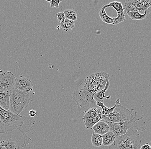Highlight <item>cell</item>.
Listing matches in <instances>:
<instances>
[{
    "label": "cell",
    "instance_id": "1",
    "mask_svg": "<svg viewBox=\"0 0 151 149\" xmlns=\"http://www.w3.org/2000/svg\"><path fill=\"white\" fill-rule=\"evenodd\" d=\"M110 77L105 72L95 73L87 77L84 81L74 89L72 99L77 104V111L86 113L91 108L97 106L94 97L102 90Z\"/></svg>",
    "mask_w": 151,
    "mask_h": 149
},
{
    "label": "cell",
    "instance_id": "2",
    "mask_svg": "<svg viewBox=\"0 0 151 149\" xmlns=\"http://www.w3.org/2000/svg\"><path fill=\"white\" fill-rule=\"evenodd\" d=\"M35 122L34 117L15 114L0 106V134L18 130L23 136L24 142L22 145L23 148L33 142L26 133L32 134Z\"/></svg>",
    "mask_w": 151,
    "mask_h": 149
},
{
    "label": "cell",
    "instance_id": "3",
    "mask_svg": "<svg viewBox=\"0 0 151 149\" xmlns=\"http://www.w3.org/2000/svg\"><path fill=\"white\" fill-rule=\"evenodd\" d=\"M145 130L146 128L141 127L127 130L125 134L116 137L109 149H140L141 139L139 132Z\"/></svg>",
    "mask_w": 151,
    "mask_h": 149
},
{
    "label": "cell",
    "instance_id": "4",
    "mask_svg": "<svg viewBox=\"0 0 151 149\" xmlns=\"http://www.w3.org/2000/svg\"><path fill=\"white\" fill-rule=\"evenodd\" d=\"M10 108L9 111L15 114H20L29 105L31 101L30 94L14 88L9 91Z\"/></svg>",
    "mask_w": 151,
    "mask_h": 149
},
{
    "label": "cell",
    "instance_id": "5",
    "mask_svg": "<svg viewBox=\"0 0 151 149\" xmlns=\"http://www.w3.org/2000/svg\"><path fill=\"white\" fill-rule=\"evenodd\" d=\"M116 104V107L112 113L107 115H102V120L108 122L119 123L132 120L134 118V109L129 110L120 104Z\"/></svg>",
    "mask_w": 151,
    "mask_h": 149
},
{
    "label": "cell",
    "instance_id": "6",
    "mask_svg": "<svg viewBox=\"0 0 151 149\" xmlns=\"http://www.w3.org/2000/svg\"><path fill=\"white\" fill-rule=\"evenodd\" d=\"M137 111L135 112L134 118L132 119L124 122L119 123H114V122H106L109 125L110 131L113 132L116 137L125 134L127 131L130 129H134L137 125V121L141 120L144 117L142 115L141 117L137 118Z\"/></svg>",
    "mask_w": 151,
    "mask_h": 149
},
{
    "label": "cell",
    "instance_id": "7",
    "mask_svg": "<svg viewBox=\"0 0 151 149\" xmlns=\"http://www.w3.org/2000/svg\"><path fill=\"white\" fill-rule=\"evenodd\" d=\"M16 78L13 73L0 69V92H9L15 88Z\"/></svg>",
    "mask_w": 151,
    "mask_h": 149
},
{
    "label": "cell",
    "instance_id": "8",
    "mask_svg": "<svg viewBox=\"0 0 151 149\" xmlns=\"http://www.w3.org/2000/svg\"><path fill=\"white\" fill-rule=\"evenodd\" d=\"M151 6V0H126L123 7L126 12L137 11L143 14Z\"/></svg>",
    "mask_w": 151,
    "mask_h": 149
},
{
    "label": "cell",
    "instance_id": "9",
    "mask_svg": "<svg viewBox=\"0 0 151 149\" xmlns=\"http://www.w3.org/2000/svg\"><path fill=\"white\" fill-rule=\"evenodd\" d=\"M33 84L32 81L23 76L16 78L15 88L18 90L30 94L33 91Z\"/></svg>",
    "mask_w": 151,
    "mask_h": 149
},
{
    "label": "cell",
    "instance_id": "10",
    "mask_svg": "<svg viewBox=\"0 0 151 149\" xmlns=\"http://www.w3.org/2000/svg\"><path fill=\"white\" fill-rule=\"evenodd\" d=\"M107 7V4H104L103 6L99 13V15L101 19L106 24L115 25V24H119L121 22L125 21V17L118 16L117 17L113 18L109 17L105 11L106 8Z\"/></svg>",
    "mask_w": 151,
    "mask_h": 149
},
{
    "label": "cell",
    "instance_id": "11",
    "mask_svg": "<svg viewBox=\"0 0 151 149\" xmlns=\"http://www.w3.org/2000/svg\"><path fill=\"white\" fill-rule=\"evenodd\" d=\"M94 133L103 135L110 131L109 125L104 121L102 120L96 123L92 128Z\"/></svg>",
    "mask_w": 151,
    "mask_h": 149
},
{
    "label": "cell",
    "instance_id": "12",
    "mask_svg": "<svg viewBox=\"0 0 151 149\" xmlns=\"http://www.w3.org/2000/svg\"><path fill=\"white\" fill-rule=\"evenodd\" d=\"M10 104L9 92H0V106L6 111H9Z\"/></svg>",
    "mask_w": 151,
    "mask_h": 149
},
{
    "label": "cell",
    "instance_id": "13",
    "mask_svg": "<svg viewBox=\"0 0 151 149\" xmlns=\"http://www.w3.org/2000/svg\"><path fill=\"white\" fill-rule=\"evenodd\" d=\"M109 81H108L106 84L105 87L102 90L99 91L97 94H96L94 97V100L96 101L101 102L104 103V98H106V99H109L111 98L110 96H106L105 95V93L108 90L109 87Z\"/></svg>",
    "mask_w": 151,
    "mask_h": 149
},
{
    "label": "cell",
    "instance_id": "14",
    "mask_svg": "<svg viewBox=\"0 0 151 149\" xmlns=\"http://www.w3.org/2000/svg\"><path fill=\"white\" fill-rule=\"evenodd\" d=\"M0 149H17L16 142L12 138L0 140Z\"/></svg>",
    "mask_w": 151,
    "mask_h": 149
},
{
    "label": "cell",
    "instance_id": "15",
    "mask_svg": "<svg viewBox=\"0 0 151 149\" xmlns=\"http://www.w3.org/2000/svg\"><path fill=\"white\" fill-rule=\"evenodd\" d=\"M103 145L104 146H110L114 143L116 137L111 131H109L105 134L102 135Z\"/></svg>",
    "mask_w": 151,
    "mask_h": 149
},
{
    "label": "cell",
    "instance_id": "16",
    "mask_svg": "<svg viewBox=\"0 0 151 149\" xmlns=\"http://www.w3.org/2000/svg\"><path fill=\"white\" fill-rule=\"evenodd\" d=\"M102 114L101 109H98L96 107L91 108L87 111L83 117V120L94 118L97 116Z\"/></svg>",
    "mask_w": 151,
    "mask_h": 149
},
{
    "label": "cell",
    "instance_id": "17",
    "mask_svg": "<svg viewBox=\"0 0 151 149\" xmlns=\"http://www.w3.org/2000/svg\"><path fill=\"white\" fill-rule=\"evenodd\" d=\"M110 6L113 7V9L116 10L118 16L125 17L124 10L121 3L118 1L112 2L109 4H107V7H109Z\"/></svg>",
    "mask_w": 151,
    "mask_h": 149
},
{
    "label": "cell",
    "instance_id": "18",
    "mask_svg": "<svg viewBox=\"0 0 151 149\" xmlns=\"http://www.w3.org/2000/svg\"><path fill=\"white\" fill-rule=\"evenodd\" d=\"M126 14L131 19L134 20H141L146 19L147 13L145 12V14H141L140 13L137 11H127Z\"/></svg>",
    "mask_w": 151,
    "mask_h": 149
},
{
    "label": "cell",
    "instance_id": "19",
    "mask_svg": "<svg viewBox=\"0 0 151 149\" xmlns=\"http://www.w3.org/2000/svg\"><path fill=\"white\" fill-rule=\"evenodd\" d=\"M75 21L66 19L60 23V27L65 32L71 31L75 26Z\"/></svg>",
    "mask_w": 151,
    "mask_h": 149
},
{
    "label": "cell",
    "instance_id": "20",
    "mask_svg": "<svg viewBox=\"0 0 151 149\" xmlns=\"http://www.w3.org/2000/svg\"><path fill=\"white\" fill-rule=\"evenodd\" d=\"M91 143L94 147L99 148L103 145V137L101 135L96 133L92 134L91 137Z\"/></svg>",
    "mask_w": 151,
    "mask_h": 149
},
{
    "label": "cell",
    "instance_id": "21",
    "mask_svg": "<svg viewBox=\"0 0 151 149\" xmlns=\"http://www.w3.org/2000/svg\"><path fill=\"white\" fill-rule=\"evenodd\" d=\"M96 105H97V106L100 107L101 108L102 115L105 116L107 115L112 113L116 107V105H114L113 107L109 108V107L105 106L104 103L99 101H96Z\"/></svg>",
    "mask_w": 151,
    "mask_h": 149
},
{
    "label": "cell",
    "instance_id": "22",
    "mask_svg": "<svg viewBox=\"0 0 151 149\" xmlns=\"http://www.w3.org/2000/svg\"><path fill=\"white\" fill-rule=\"evenodd\" d=\"M66 19L75 21L77 19V15L74 10H66L64 12Z\"/></svg>",
    "mask_w": 151,
    "mask_h": 149
},
{
    "label": "cell",
    "instance_id": "23",
    "mask_svg": "<svg viewBox=\"0 0 151 149\" xmlns=\"http://www.w3.org/2000/svg\"><path fill=\"white\" fill-rule=\"evenodd\" d=\"M47 2H49L50 4L51 7L52 8H58L59 6V4L62 1L61 0H52L50 1H47Z\"/></svg>",
    "mask_w": 151,
    "mask_h": 149
},
{
    "label": "cell",
    "instance_id": "24",
    "mask_svg": "<svg viewBox=\"0 0 151 149\" xmlns=\"http://www.w3.org/2000/svg\"><path fill=\"white\" fill-rule=\"evenodd\" d=\"M56 16L58 20L60 23L66 19L65 16L64 12H59L58 13L56 14Z\"/></svg>",
    "mask_w": 151,
    "mask_h": 149
},
{
    "label": "cell",
    "instance_id": "25",
    "mask_svg": "<svg viewBox=\"0 0 151 149\" xmlns=\"http://www.w3.org/2000/svg\"><path fill=\"white\" fill-rule=\"evenodd\" d=\"M146 13H147V16L146 17V19H151V6L147 9Z\"/></svg>",
    "mask_w": 151,
    "mask_h": 149
},
{
    "label": "cell",
    "instance_id": "26",
    "mask_svg": "<svg viewBox=\"0 0 151 149\" xmlns=\"http://www.w3.org/2000/svg\"><path fill=\"white\" fill-rule=\"evenodd\" d=\"M29 115L32 118L35 117L37 115V112L34 110H31L29 111Z\"/></svg>",
    "mask_w": 151,
    "mask_h": 149
},
{
    "label": "cell",
    "instance_id": "27",
    "mask_svg": "<svg viewBox=\"0 0 151 149\" xmlns=\"http://www.w3.org/2000/svg\"><path fill=\"white\" fill-rule=\"evenodd\" d=\"M140 149H151V146L149 143H147L142 146Z\"/></svg>",
    "mask_w": 151,
    "mask_h": 149
},
{
    "label": "cell",
    "instance_id": "28",
    "mask_svg": "<svg viewBox=\"0 0 151 149\" xmlns=\"http://www.w3.org/2000/svg\"><path fill=\"white\" fill-rule=\"evenodd\" d=\"M149 86H150L151 89V80H150V84H149Z\"/></svg>",
    "mask_w": 151,
    "mask_h": 149
}]
</instances>
